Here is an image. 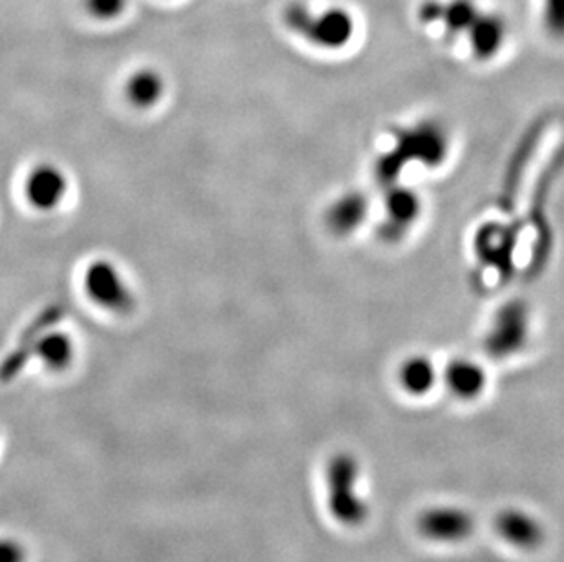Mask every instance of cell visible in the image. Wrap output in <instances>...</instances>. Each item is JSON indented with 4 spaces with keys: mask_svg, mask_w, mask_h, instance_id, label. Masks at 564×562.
<instances>
[{
    "mask_svg": "<svg viewBox=\"0 0 564 562\" xmlns=\"http://www.w3.org/2000/svg\"><path fill=\"white\" fill-rule=\"evenodd\" d=\"M128 101L135 108H152L165 96V79L154 68H141L128 77L124 85Z\"/></svg>",
    "mask_w": 564,
    "mask_h": 562,
    "instance_id": "obj_16",
    "label": "cell"
},
{
    "mask_svg": "<svg viewBox=\"0 0 564 562\" xmlns=\"http://www.w3.org/2000/svg\"><path fill=\"white\" fill-rule=\"evenodd\" d=\"M449 139L444 128L437 122H421L419 127L405 130L399 139L394 152L386 158L382 166L391 170V166L400 160V165L405 161H419V165L438 166L446 160Z\"/></svg>",
    "mask_w": 564,
    "mask_h": 562,
    "instance_id": "obj_3",
    "label": "cell"
},
{
    "mask_svg": "<svg viewBox=\"0 0 564 562\" xmlns=\"http://www.w3.org/2000/svg\"><path fill=\"white\" fill-rule=\"evenodd\" d=\"M85 8L97 21H113L127 10V0H85Z\"/></svg>",
    "mask_w": 564,
    "mask_h": 562,
    "instance_id": "obj_19",
    "label": "cell"
},
{
    "mask_svg": "<svg viewBox=\"0 0 564 562\" xmlns=\"http://www.w3.org/2000/svg\"><path fill=\"white\" fill-rule=\"evenodd\" d=\"M543 24L550 37L564 41V0H543Z\"/></svg>",
    "mask_w": 564,
    "mask_h": 562,
    "instance_id": "obj_18",
    "label": "cell"
},
{
    "mask_svg": "<svg viewBox=\"0 0 564 562\" xmlns=\"http://www.w3.org/2000/svg\"><path fill=\"white\" fill-rule=\"evenodd\" d=\"M26 197L37 210H54L59 207L66 192H68V180L59 166L44 165L35 166L26 180Z\"/></svg>",
    "mask_w": 564,
    "mask_h": 562,
    "instance_id": "obj_10",
    "label": "cell"
},
{
    "mask_svg": "<svg viewBox=\"0 0 564 562\" xmlns=\"http://www.w3.org/2000/svg\"><path fill=\"white\" fill-rule=\"evenodd\" d=\"M530 335V316L521 303H508L494 316L486 335V349L496 358L516 355L527 344Z\"/></svg>",
    "mask_w": 564,
    "mask_h": 562,
    "instance_id": "obj_5",
    "label": "cell"
},
{
    "mask_svg": "<svg viewBox=\"0 0 564 562\" xmlns=\"http://www.w3.org/2000/svg\"><path fill=\"white\" fill-rule=\"evenodd\" d=\"M496 530L511 547L535 550L546 537L543 522L524 509L506 508L496 517Z\"/></svg>",
    "mask_w": 564,
    "mask_h": 562,
    "instance_id": "obj_9",
    "label": "cell"
},
{
    "mask_svg": "<svg viewBox=\"0 0 564 562\" xmlns=\"http://www.w3.org/2000/svg\"><path fill=\"white\" fill-rule=\"evenodd\" d=\"M33 358L43 361L48 371H66L75 358L74 339L63 331H46L35 344Z\"/></svg>",
    "mask_w": 564,
    "mask_h": 562,
    "instance_id": "obj_15",
    "label": "cell"
},
{
    "mask_svg": "<svg viewBox=\"0 0 564 562\" xmlns=\"http://www.w3.org/2000/svg\"><path fill=\"white\" fill-rule=\"evenodd\" d=\"M469 50L480 61H490L501 52L508 39V24L505 17L496 11L482 10L479 19L475 21L474 28L468 35Z\"/></svg>",
    "mask_w": 564,
    "mask_h": 562,
    "instance_id": "obj_11",
    "label": "cell"
},
{
    "mask_svg": "<svg viewBox=\"0 0 564 562\" xmlns=\"http://www.w3.org/2000/svg\"><path fill=\"white\" fill-rule=\"evenodd\" d=\"M283 22L291 32L322 50L344 48L355 35V19L340 6L313 11L304 2H291L283 10Z\"/></svg>",
    "mask_w": 564,
    "mask_h": 562,
    "instance_id": "obj_2",
    "label": "cell"
},
{
    "mask_svg": "<svg viewBox=\"0 0 564 562\" xmlns=\"http://www.w3.org/2000/svg\"><path fill=\"white\" fill-rule=\"evenodd\" d=\"M360 462L349 451H338L325 466L327 508L338 525L347 528L362 526L369 517L368 500L358 489Z\"/></svg>",
    "mask_w": 564,
    "mask_h": 562,
    "instance_id": "obj_1",
    "label": "cell"
},
{
    "mask_svg": "<svg viewBox=\"0 0 564 562\" xmlns=\"http://www.w3.org/2000/svg\"><path fill=\"white\" fill-rule=\"evenodd\" d=\"M64 316H66L64 305L50 303L28 324L15 349L11 350L10 355L0 361V382L8 383L21 375L28 361L33 360V349H35L37 339L41 338L43 333L54 329L55 325L61 324Z\"/></svg>",
    "mask_w": 564,
    "mask_h": 562,
    "instance_id": "obj_6",
    "label": "cell"
},
{
    "mask_svg": "<svg viewBox=\"0 0 564 562\" xmlns=\"http://www.w3.org/2000/svg\"><path fill=\"white\" fill-rule=\"evenodd\" d=\"M369 214L368 197L351 191L336 197L325 213V224L335 236H347L360 228Z\"/></svg>",
    "mask_w": 564,
    "mask_h": 562,
    "instance_id": "obj_12",
    "label": "cell"
},
{
    "mask_svg": "<svg viewBox=\"0 0 564 562\" xmlns=\"http://www.w3.org/2000/svg\"><path fill=\"white\" fill-rule=\"evenodd\" d=\"M416 528L435 542H460L475 531L474 515L460 506H433L419 515Z\"/></svg>",
    "mask_w": 564,
    "mask_h": 562,
    "instance_id": "obj_7",
    "label": "cell"
},
{
    "mask_svg": "<svg viewBox=\"0 0 564 562\" xmlns=\"http://www.w3.org/2000/svg\"><path fill=\"white\" fill-rule=\"evenodd\" d=\"M386 233L397 238L399 233L410 230L421 216V197L411 188H394L386 197Z\"/></svg>",
    "mask_w": 564,
    "mask_h": 562,
    "instance_id": "obj_14",
    "label": "cell"
},
{
    "mask_svg": "<svg viewBox=\"0 0 564 562\" xmlns=\"http://www.w3.org/2000/svg\"><path fill=\"white\" fill-rule=\"evenodd\" d=\"M85 289L97 305L112 313L128 314L135 309L132 289L112 261L97 260L90 263L86 269Z\"/></svg>",
    "mask_w": 564,
    "mask_h": 562,
    "instance_id": "obj_4",
    "label": "cell"
},
{
    "mask_svg": "<svg viewBox=\"0 0 564 562\" xmlns=\"http://www.w3.org/2000/svg\"><path fill=\"white\" fill-rule=\"evenodd\" d=\"M444 383H446L447 391L458 400H475L485 393L488 377L477 361L457 358L447 364L446 371H444Z\"/></svg>",
    "mask_w": 564,
    "mask_h": 562,
    "instance_id": "obj_13",
    "label": "cell"
},
{
    "mask_svg": "<svg viewBox=\"0 0 564 562\" xmlns=\"http://www.w3.org/2000/svg\"><path fill=\"white\" fill-rule=\"evenodd\" d=\"M0 562H28V550L13 537H0Z\"/></svg>",
    "mask_w": 564,
    "mask_h": 562,
    "instance_id": "obj_20",
    "label": "cell"
},
{
    "mask_svg": "<svg viewBox=\"0 0 564 562\" xmlns=\"http://www.w3.org/2000/svg\"><path fill=\"white\" fill-rule=\"evenodd\" d=\"M437 380V367L427 356H410L400 364L399 383L411 397L430 393L435 388Z\"/></svg>",
    "mask_w": 564,
    "mask_h": 562,
    "instance_id": "obj_17",
    "label": "cell"
},
{
    "mask_svg": "<svg viewBox=\"0 0 564 562\" xmlns=\"http://www.w3.org/2000/svg\"><path fill=\"white\" fill-rule=\"evenodd\" d=\"M480 6L475 0H426L419 8V19L424 24H442L444 32L452 37L468 35L479 19Z\"/></svg>",
    "mask_w": 564,
    "mask_h": 562,
    "instance_id": "obj_8",
    "label": "cell"
}]
</instances>
